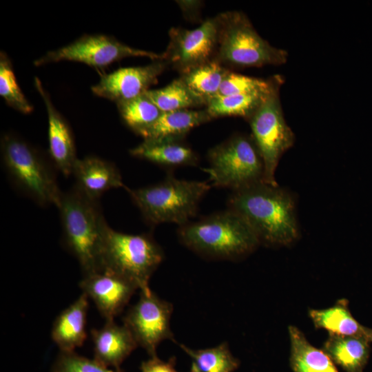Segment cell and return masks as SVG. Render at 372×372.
Returning <instances> with one entry per match:
<instances>
[{
	"mask_svg": "<svg viewBox=\"0 0 372 372\" xmlns=\"http://www.w3.org/2000/svg\"><path fill=\"white\" fill-rule=\"evenodd\" d=\"M116 105L125 123L140 136L152 125L162 114L160 109L145 93Z\"/></svg>",
	"mask_w": 372,
	"mask_h": 372,
	"instance_id": "cell-28",
	"label": "cell"
},
{
	"mask_svg": "<svg viewBox=\"0 0 372 372\" xmlns=\"http://www.w3.org/2000/svg\"><path fill=\"white\" fill-rule=\"evenodd\" d=\"M145 94L162 112L207 105L206 101L192 92L180 78L163 88L149 90Z\"/></svg>",
	"mask_w": 372,
	"mask_h": 372,
	"instance_id": "cell-27",
	"label": "cell"
},
{
	"mask_svg": "<svg viewBox=\"0 0 372 372\" xmlns=\"http://www.w3.org/2000/svg\"><path fill=\"white\" fill-rule=\"evenodd\" d=\"M229 71L214 59L180 74V78L192 92L207 103L217 96Z\"/></svg>",
	"mask_w": 372,
	"mask_h": 372,
	"instance_id": "cell-25",
	"label": "cell"
},
{
	"mask_svg": "<svg viewBox=\"0 0 372 372\" xmlns=\"http://www.w3.org/2000/svg\"><path fill=\"white\" fill-rule=\"evenodd\" d=\"M130 56H145L154 61L162 60L164 57L163 54L132 48L112 37L94 34L83 36L68 45L48 52L35 61L34 65L74 61L95 68H103Z\"/></svg>",
	"mask_w": 372,
	"mask_h": 372,
	"instance_id": "cell-11",
	"label": "cell"
},
{
	"mask_svg": "<svg viewBox=\"0 0 372 372\" xmlns=\"http://www.w3.org/2000/svg\"><path fill=\"white\" fill-rule=\"evenodd\" d=\"M277 76L270 79L248 76L229 71L220 85L217 96L266 92L271 89Z\"/></svg>",
	"mask_w": 372,
	"mask_h": 372,
	"instance_id": "cell-30",
	"label": "cell"
},
{
	"mask_svg": "<svg viewBox=\"0 0 372 372\" xmlns=\"http://www.w3.org/2000/svg\"><path fill=\"white\" fill-rule=\"evenodd\" d=\"M288 331L290 364L293 372H338L330 357L313 346L298 328L291 325Z\"/></svg>",
	"mask_w": 372,
	"mask_h": 372,
	"instance_id": "cell-22",
	"label": "cell"
},
{
	"mask_svg": "<svg viewBox=\"0 0 372 372\" xmlns=\"http://www.w3.org/2000/svg\"><path fill=\"white\" fill-rule=\"evenodd\" d=\"M132 156L165 167L196 166L197 154L182 140H144L130 151Z\"/></svg>",
	"mask_w": 372,
	"mask_h": 372,
	"instance_id": "cell-20",
	"label": "cell"
},
{
	"mask_svg": "<svg viewBox=\"0 0 372 372\" xmlns=\"http://www.w3.org/2000/svg\"><path fill=\"white\" fill-rule=\"evenodd\" d=\"M210 188L206 181L180 180L169 174L157 184L126 190L149 225L174 223L182 226L196 216Z\"/></svg>",
	"mask_w": 372,
	"mask_h": 372,
	"instance_id": "cell-4",
	"label": "cell"
},
{
	"mask_svg": "<svg viewBox=\"0 0 372 372\" xmlns=\"http://www.w3.org/2000/svg\"><path fill=\"white\" fill-rule=\"evenodd\" d=\"M348 305L347 300L340 299L327 309H310L309 316L316 329H324L330 335L362 338L372 343V329L359 323Z\"/></svg>",
	"mask_w": 372,
	"mask_h": 372,
	"instance_id": "cell-19",
	"label": "cell"
},
{
	"mask_svg": "<svg viewBox=\"0 0 372 372\" xmlns=\"http://www.w3.org/2000/svg\"><path fill=\"white\" fill-rule=\"evenodd\" d=\"M52 372H123L120 368H110L95 359H89L73 352L60 351L53 364Z\"/></svg>",
	"mask_w": 372,
	"mask_h": 372,
	"instance_id": "cell-31",
	"label": "cell"
},
{
	"mask_svg": "<svg viewBox=\"0 0 372 372\" xmlns=\"http://www.w3.org/2000/svg\"><path fill=\"white\" fill-rule=\"evenodd\" d=\"M228 205L245 220L260 243L288 245L299 236L294 198L278 185L260 181L234 190Z\"/></svg>",
	"mask_w": 372,
	"mask_h": 372,
	"instance_id": "cell-1",
	"label": "cell"
},
{
	"mask_svg": "<svg viewBox=\"0 0 372 372\" xmlns=\"http://www.w3.org/2000/svg\"><path fill=\"white\" fill-rule=\"evenodd\" d=\"M218 16V46L215 59L223 65L261 67L287 62L288 52L261 37L243 12L230 11Z\"/></svg>",
	"mask_w": 372,
	"mask_h": 372,
	"instance_id": "cell-7",
	"label": "cell"
},
{
	"mask_svg": "<svg viewBox=\"0 0 372 372\" xmlns=\"http://www.w3.org/2000/svg\"><path fill=\"white\" fill-rule=\"evenodd\" d=\"M179 4V6H180L183 14L186 17V18L191 19H197L200 6L201 5V3L200 1H177Z\"/></svg>",
	"mask_w": 372,
	"mask_h": 372,
	"instance_id": "cell-33",
	"label": "cell"
},
{
	"mask_svg": "<svg viewBox=\"0 0 372 372\" xmlns=\"http://www.w3.org/2000/svg\"><path fill=\"white\" fill-rule=\"evenodd\" d=\"M280 76L270 90L229 96H216L206 105L205 110L211 118L221 116H242L249 119L262 104Z\"/></svg>",
	"mask_w": 372,
	"mask_h": 372,
	"instance_id": "cell-24",
	"label": "cell"
},
{
	"mask_svg": "<svg viewBox=\"0 0 372 372\" xmlns=\"http://www.w3.org/2000/svg\"><path fill=\"white\" fill-rule=\"evenodd\" d=\"M56 207L65 247L79 262L83 275L97 271L102 238L108 225L99 199L74 185L61 193Z\"/></svg>",
	"mask_w": 372,
	"mask_h": 372,
	"instance_id": "cell-2",
	"label": "cell"
},
{
	"mask_svg": "<svg viewBox=\"0 0 372 372\" xmlns=\"http://www.w3.org/2000/svg\"><path fill=\"white\" fill-rule=\"evenodd\" d=\"M174 359L165 362L159 359L157 356L150 357V358L141 363V372H178L174 366Z\"/></svg>",
	"mask_w": 372,
	"mask_h": 372,
	"instance_id": "cell-32",
	"label": "cell"
},
{
	"mask_svg": "<svg viewBox=\"0 0 372 372\" xmlns=\"http://www.w3.org/2000/svg\"><path fill=\"white\" fill-rule=\"evenodd\" d=\"M178 236L190 250L216 260H236L260 244L245 220L229 209L180 226Z\"/></svg>",
	"mask_w": 372,
	"mask_h": 372,
	"instance_id": "cell-3",
	"label": "cell"
},
{
	"mask_svg": "<svg viewBox=\"0 0 372 372\" xmlns=\"http://www.w3.org/2000/svg\"><path fill=\"white\" fill-rule=\"evenodd\" d=\"M169 67L162 60L154 61L145 66L119 68L104 74L92 87L94 94L116 102V103L136 98L158 81V77Z\"/></svg>",
	"mask_w": 372,
	"mask_h": 372,
	"instance_id": "cell-14",
	"label": "cell"
},
{
	"mask_svg": "<svg viewBox=\"0 0 372 372\" xmlns=\"http://www.w3.org/2000/svg\"><path fill=\"white\" fill-rule=\"evenodd\" d=\"M79 287L105 320H113L120 314L139 289L127 278L103 269L83 275Z\"/></svg>",
	"mask_w": 372,
	"mask_h": 372,
	"instance_id": "cell-13",
	"label": "cell"
},
{
	"mask_svg": "<svg viewBox=\"0 0 372 372\" xmlns=\"http://www.w3.org/2000/svg\"><path fill=\"white\" fill-rule=\"evenodd\" d=\"M94 359L110 368H120L122 362L138 346L129 329L114 320H106L100 329L90 331Z\"/></svg>",
	"mask_w": 372,
	"mask_h": 372,
	"instance_id": "cell-16",
	"label": "cell"
},
{
	"mask_svg": "<svg viewBox=\"0 0 372 372\" xmlns=\"http://www.w3.org/2000/svg\"><path fill=\"white\" fill-rule=\"evenodd\" d=\"M75 185L90 197L99 199L109 189L127 187L116 165L96 156L78 158L72 174Z\"/></svg>",
	"mask_w": 372,
	"mask_h": 372,
	"instance_id": "cell-17",
	"label": "cell"
},
{
	"mask_svg": "<svg viewBox=\"0 0 372 372\" xmlns=\"http://www.w3.org/2000/svg\"><path fill=\"white\" fill-rule=\"evenodd\" d=\"M0 95L8 105L23 114H29L32 105L17 84L12 63L3 52L0 54Z\"/></svg>",
	"mask_w": 372,
	"mask_h": 372,
	"instance_id": "cell-29",
	"label": "cell"
},
{
	"mask_svg": "<svg viewBox=\"0 0 372 372\" xmlns=\"http://www.w3.org/2000/svg\"><path fill=\"white\" fill-rule=\"evenodd\" d=\"M211 119L205 109H185L162 112L156 122L141 136L144 140H183L192 128Z\"/></svg>",
	"mask_w": 372,
	"mask_h": 372,
	"instance_id": "cell-21",
	"label": "cell"
},
{
	"mask_svg": "<svg viewBox=\"0 0 372 372\" xmlns=\"http://www.w3.org/2000/svg\"><path fill=\"white\" fill-rule=\"evenodd\" d=\"M172 312V304L149 289L141 291L138 301L129 308L123 322L138 346L154 357L161 342L174 340L170 326Z\"/></svg>",
	"mask_w": 372,
	"mask_h": 372,
	"instance_id": "cell-10",
	"label": "cell"
},
{
	"mask_svg": "<svg viewBox=\"0 0 372 372\" xmlns=\"http://www.w3.org/2000/svg\"><path fill=\"white\" fill-rule=\"evenodd\" d=\"M1 149L5 171L14 187L41 206H56L62 192L53 164L14 134L3 135Z\"/></svg>",
	"mask_w": 372,
	"mask_h": 372,
	"instance_id": "cell-6",
	"label": "cell"
},
{
	"mask_svg": "<svg viewBox=\"0 0 372 372\" xmlns=\"http://www.w3.org/2000/svg\"><path fill=\"white\" fill-rule=\"evenodd\" d=\"M179 347L192 360L190 372H234L240 364L225 342L202 349H190L182 344Z\"/></svg>",
	"mask_w": 372,
	"mask_h": 372,
	"instance_id": "cell-26",
	"label": "cell"
},
{
	"mask_svg": "<svg viewBox=\"0 0 372 372\" xmlns=\"http://www.w3.org/2000/svg\"><path fill=\"white\" fill-rule=\"evenodd\" d=\"M163 258L162 248L151 235L125 234L107 225L101 244L98 270L114 272L132 281L140 291L147 290Z\"/></svg>",
	"mask_w": 372,
	"mask_h": 372,
	"instance_id": "cell-5",
	"label": "cell"
},
{
	"mask_svg": "<svg viewBox=\"0 0 372 372\" xmlns=\"http://www.w3.org/2000/svg\"><path fill=\"white\" fill-rule=\"evenodd\" d=\"M208 161L204 171L213 186L234 191L263 181V162L251 137L234 136L212 147Z\"/></svg>",
	"mask_w": 372,
	"mask_h": 372,
	"instance_id": "cell-8",
	"label": "cell"
},
{
	"mask_svg": "<svg viewBox=\"0 0 372 372\" xmlns=\"http://www.w3.org/2000/svg\"><path fill=\"white\" fill-rule=\"evenodd\" d=\"M280 76L265 99L248 119L251 138L264 166L263 182L278 185L275 172L282 154L292 147L295 136L283 115L279 96Z\"/></svg>",
	"mask_w": 372,
	"mask_h": 372,
	"instance_id": "cell-9",
	"label": "cell"
},
{
	"mask_svg": "<svg viewBox=\"0 0 372 372\" xmlns=\"http://www.w3.org/2000/svg\"><path fill=\"white\" fill-rule=\"evenodd\" d=\"M34 85L41 96L48 114V151L55 169L68 177L72 175L78 158L75 143L69 125L56 110L40 80L35 77Z\"/></svg>",
	"mask_w": 372,
	"mask_h": 372,
	"instance_id": "cell-15",
	"label": "cell"
},
{
	"mask_svg": "<svg viewBox=\"0 0 372 372\" xmlns=\"http://www.w3.org/2000/svg\"><path fill=\"white\" fill-rule=\"evenodd\" d=\"M89 298L83 293L63 310L53 322L51 337L62 352H73L87 338Z\"/></svg>",
	"mask_w": 372,
	"mask_h": 372,
	"instance_id": "cell-18",
	"label": "cell"
},
{
	"mask_svg": "<svg viewBox=\"0 0 372 372\" xmlns=\"http://www.w3.org/2000/svg\"><path fill=\"white\" fill-rule=\"evenodd\" d=\"M322 350L347 372H363L369 357V342L353 337L330 335Z\"/></svg>",
	"mask_w": 372,
	"mask_h": 372,
	"instance_id": "cell-23",
	"label": "cell"
},
{
	"mask_svg": "<svg viewBox=\"0 0 372 372\" xmlns=\"http://www.w3.org/2000/svg\"><path fill=\"white\" fill-rule=\"evenodd\" d=\"M163 60L180 74L215 59L219 35L218 16L194 30L172 28Z\"/></svg>",
	"mask_w": 372,
	"mask_h": 372,
	"instance_id": "cell-12",
	"label": "cell"
}]
</instances>
